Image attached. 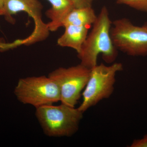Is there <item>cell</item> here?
Here are the masks:
<instances>
[{
	"mask_svg": "<svg viewBox=\"0 0 147 147\" xmlns=\"http://www.w3.org/2000/svg\"><path fill=\"white\" fill-rule=\"evenodd\" d=\"M112 23L108 8L103 6L93 24L91 31L77 53L80 64L91 69L97 65L98 57L100 54H102L103 60L107 63L115 61L117 57L118 50L110 35Z\"/></svg>",
	"mask_w": 147,
	"mask_h": 147,
	"instance_id": "1",
	"label": "cell"
},
{
	"mask_svg": "<svg viewBox=\"0 0 147 147\" xmlns=\"http://www.w3.org/2000/svg\"><path fill=\"white\" fill-rule=\"evenodd\" d=\"M84 113L78 108L61 103L36 108L35 116L46 136L69 137L79 130Z\"/></svg>",
	"mask_w": 147,
	"mask_h": 147,
	"instance_id": "2",
	"label": "cell"
},
{
	"mask_svg": "<svg viewBox=\"0 0 147 147\" xmlns=\"http://www.w3.org/2000/svg\"><path fill=\"white\" fill-rule=\"evenodd\" d=\"M123 69V66L120 63L109 66L102 63L92 68L82 93L83 100L79 110L84 113L101 100L109 98L114 91L117 74Z\"/></svg>",
	"mask_w": 147,
	"mask_h": 147,
	"instance_id": "3",
	"label": "cell"
},
{
	"mask_svg": "<svg viewBox=\"0 0 147 147\" xmlns=\"http://www.w3.org/2000/svg\"><path fill=\"white\" fill-rule=\"evenodd\" d=\"M42 9L43 6L38 0H5L3 16L6 21L11 24H15L13 15L24 11L33 19L34 24L31 34L26 38L8 44L10 49L22 45L28 46L47 39L50 31L47 24L42 19Z\"/></svg>",
	"mask_w": 147,
	"mask_h": 147,
	"instance_id": "4",
	"label": "cell"
},
{
	"mask_svg": "<svg viewBox=\"0 0 147 147\" xmlns=\"http://www.w3.org/2000/svg\"><path fill=\"white\" fill-rule=\"evenodd\" d=\"M14 93L18 101L36 108L60 101L59 89L49 76H30L18 80Z\"/></svg>",
	"mask_w": 147,
	"mask_h": 147,
	"instance_id": "5",
	"label": "cell"
},
{
	"mask_svg": "<svg viewBox=\"0 0 147 147\" xmlns=\"http://www.w3.org/2000/svg\"><path fill=\"white\" fill-rule=\"evenodd\" d=\"M110 35L118 50L133 57L147 55V23L139 26L127 18L117 19L112 23Z\"/></svg>",
	"mask_w": 147,
	"mask_h": 147,
	"instance_id": "6",
	"label": "cell"
},
{
	"mask_svg": "<svg viewBox=\"0 0 147 147\" xmlns=\"http://www.w3.org/2000/svg\"><path fill=\"white\" fill-rule=\"evenodd\" d=\"M91 69L81 64L68 67H59L48 76L57 85L61 103L75 107L89 78Z\"/></svg>",
	"mask_w": 147,
	"mask_h": 147,
	"instance_id": "7",
	"label": "cell"
},
{
	"mask_svg": "<svg viewBox=\"0 0 147 147\" xmlns=\"http://www.w3.org/2000/svg\"><path fill=\"white\" fill-rule=\"evenodd\" d=\"M51 7L46 11V15L50 20L47 23L50 32H55L62 27L63 20L70 11L75 8L72 0H47Z\"/></svg>",
	"mask_w": 147,
	"mask_h": 147,
	"instance_id": "8",
	"label": "cell"
},
{
	"mask_svg": "<svg viewBox=\"0 0 147 147\" xmlns=\"http://www.w3.org/2000/svg\"><path fill=\"white\" fill-rule=\"evenodd\" d=\"M63 27L64 32L58 38V45L72 48L79 53L88 34V27L68 25Z\"/></svg>",
	"mask_w": 147,
	"mask_h": 147,
	"instance_id": "9",
	"label": "cell"
},
{
	"mask_svg": "<svg viewBox=\"0 0 147 147\" xmlns=\"http://www.w3.org/2000/svg\"><path fill=\"white\" fill-rule=\"evenodd\" d=\"M92 6L74 9L63 20L62 27L73 25L88 27L93 25L97 18Z\"/></svg>",
	"mask_w": 147,
	"mask_h": 147,
	"instance_id": "10",
	"label": "cell"
},
{
	"mask_svg": "<svg viewBox=\"0 0 147 147\" xmlns=\"http://www.w3.org/2000/svg\"><path fill=\"white\" fill-rule=\"evenodd\" d=\"M117 3L139 11L147 12V0H117Z\"/></svg>",
	"mask_w": 147,
	"mask_h": 147,
	"instance_id": "11",
	"label": "cell"
},
{
	"mask_svg": "<svg viewBox=\"0 0 147 147\" xmlns=\"http://www.w3.org/2000/svg\"><path fill=\"white\" fill-rule=\"evenodd\" d=\"M130 147H147V134L142 139H134Z\"/></svg>",
	"mask_w": 147,
	"mask_h": 147,
	"instance_id": "12",
	"label": "cell"
},
{
	"mask_svg": "<svg viewBox=\"0 0 147 147\" xmlns=\"http://www.w3.org/2000/svg\"><path fill=\"white\" fill-rule=\"evenodd\" d=\"M76 8L91 7L93 0H72Z\"/></svg>",
	"mask_w": 147,
	"mask_h": 147,
	"instance_id": "13",
	"label": "cell"
},
{
	"mask_svg": "<svg viewBox=\"0 0 147 147\" xmlns=\"http://www.w3.org/2000/svg\"><path fill=\"white\" fill-rule=\"evenodd\" d=\"M4 1L5 0H0V16H3Z\"/></svg>",
	"mask_w": 147,
	"mask_h": 147,
	"instance_id": "14",
	"label": "cell"
}]
</instances>
